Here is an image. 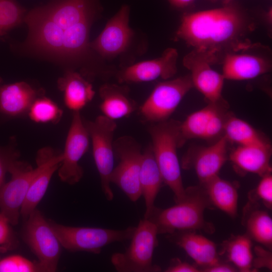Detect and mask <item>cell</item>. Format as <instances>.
Listing matches in <instances>:
<instances>
[{"label":"cell","instance_id":"ac0fdd59","mask_svg":"<svg viewBox=\"0 0 272 272\" xmlns=\"http://www.w3.org/2000/svg\"><path fill=\"white\" fill-rule=\"evenodd\" d=\"M248 48L225 53L222 73L225 79L247 80L270 71L271 65L269 58L264 55L248 52Z\"/></svg>","mask_w":272,"mask_h":272},{"label":"cell","instance_id":"ab89813d","mask_svg":"<svg viewBox=\"0 0 272 272\" xmlns=\"http://www.w3.org/2000/svg\"><path fill=\"white\" fill-rule=\"evenodd\" d=\"M3 82V81L2 79L0 77V84H1Z\"/></svg>","mask_w":272,"mask_h":272},{"label":"cell","instance_id":"2e32d148","mask_svg":"<svg viewBox=\"0 0 272 272\" xmlns=\"http://www.w3.org/2000/svg\"><path fill=\"white\" fill-rule=\"evenodd\" d=\"M177 50L167 48L158 58L140 62L121 71L117 75V80L119 83H128L170 79L177 72Z\"/></svg>","mask_w":272,"mask_h":272},{"label":"cell","instance_id":"3957f363","mask_svg":"<svg viewBox=\"0 0 272 272\" xmlns=\"http://www.w3.org/2000/svg\"><path fill=\"white\" fill-rule=\"evenodd\" d=\"M185 189L184 197L175 205L165 209L155 207L145 218L156 225L158 234L200 229L213 230L212 226L204 219L203 213L210 201L202 185Z\"/></svg>","mask_w":272,"mask_h":272},{"label":"cell","instance_id":"44dd1931","mask_svg":"<svg viewBox=\"0 0 272 272\" xmlns=\"http://www.w3.org/2000/svg\"><path fill=\"white\" fill-rule=\"evenodd\" d=\"M168 238L182 248L195 261L204 268L219 262L216 245L212 241L192 231L176 232Z\"/></svg>","mask_w":272,"mask_h":272},{"label":"cell","instance_id":"8992f818","mask_svg":"<svg viewBox=\"0 0 272 272\" xmlns=\"http://www.w3.org/2000/svg\"><path fill=\"white\" fill-rule=\"evenodd\" d=\"M49 224L61 246L67 250L99 254L102 248L114 242L131 238L135 227L115 230L96 227H72L53 222Z\"/></svg>","mask_w":272,"mask_h":272},{"label":"cell","instance_id":"6da1fadb","mask_svg":"<svg viewBox=\"0 0 272 272\" xmlns=\"http://www.w3.org/2000/svg\"><path fill=\"white\" fill-rule=\"evenodd\" d=\"M99 9L98 0H51L33 8L25 17L28 35L18 50L75 71L91 49L89 32Z\"/></svg>","mask_w":272,"mask_h":272},{"label":"cell","instance_id":"ba28073f","mask_svg":"<svg viewBox=\"0 0 272 272\" xmlns=\"http://www.w3.org/2000/svg\"><path fill=\"white\" fill-rule=\"evenodd\" d=\"M84 123L92 142L93 156L102 192L106 199L111 201L114 194L110 186V176L114 168L113 137L116 123L103 115Z\"/></svg>","mask_w":272,"mask_h":272},{"label":"cell","instance_id":"4316f807","mask_svg":"<svg viewBox=\"0 0 272 272\" xmlns=\"http://www.w3.org/2000/svg\"><path fill=\"white\" fill-rule=\"evenodd\" d=\"M252 242L248 235H238L230 238L223 245L224 253L228 260L237 269L242 272L251 271L253 267Z\"/></svg>","mask_w":272,"mask_h":272},{"label":"cell","instance_id":"5b68a950","mask_svg":"<svg viewBox=\"0 0 272 272\" xmlns=\"http://www.w3.org/2000/svg\"><path fill=\"white\" fill-rule=\"evenodd\" d=\"M158 229L150 220L144 218L135 227L131 242L124 252L113 254L111 262L119 272H157L161 267L153 263L158 245Z\"/></svg>","mask_w":272,"mask_h":272},{"label":"cell","instance_id":"9a60e30c","mask_svg":"<svg viewBox=\"0 0 272 272\" xmlns=\"http://www.w3.org/2000/svg\"><path fill=\"white\" fill-rule=\"evenodd\" d=\"M129 15V7L122 6L99 35L90 43L91 49L105 57L114 56L124 51L132 35L128 24Z\"/></svg>","mask_w":272,"mask_h":272},{"label":"cell","instance_id":"5bb4252c","mask_svg":"<svg viewBox=\"0 0 272 272\" xmlns=\"http://www.w3.org/2000/svg\"><path fill=\"white\" fill-rule=\"evenodd\" d=\"M215 60L209 55L193 50L183 59V64L190 72L193 85L208 103L223 98L222 92L224 78L211 66Z\"/></svg>","mask_w":272,"mask_h":272},{"label":"cell","instance_id":"f546056e","mask_svg":"<svg viewBox=\"0 0 272 272\" xmlns=\"http://www.w3.org/2000/svg\"><path fill=\"white\" fill-rule=\"evenodd\" d=\"M62 113L54 102L43 95L34 101L28 115L32 121L37 123L56 124L61 119Z\"/></svg>","mask_w":272,"mask_h":272},{"label":"cell","instance_id":"9c48e42d","mask_svg":"<svg viewBox=\"0 0 272 272\" xmlns=\"http://www.w3.org/2000/svg\"><path fill=\"white\" fill-rule=\"evenodd\" d=\"M23 237L38 258L40 271H55L60 255L61 244L49 222L36 209L26 219Z\"/></svg>","mask_w":272,"mask_h":272},{"label":"cell","instance_id":"30bf717a","mask_svg":"<svg viewBox=\"0 0 272 272\" xmlns=\"http://www.w3.org/2000/svg\"><path fill=\"white\" fill-rule=\"evenodd\" d=\"M192 87L190 75L158 83L139 108L142 118L152 123L169 119Z\"/></svg>","mask_w":272,"mask_h":272},{"label":"cell","instance_id":"8fae6325","mask_svg":"<svg viewBox=\"0 0 272 272\" xmlns=\"http://www.w3.org/2000/svg\"><path fill=\"white\" fill-rule=\"evenodd\" d=\"M90 137L80 111L73 112L65 140L62 159L58 169L60 180L71 185L79 182L84 171L79 162L89 149Z\"/></svg>","mask_w":272,"mask_h":272},{"label":"cell","instance_id":"484cf974","mask_svg":"<svg viewBox=\"0 0 272 272\" xmlns=\"http://www.w3.org/2000/svg\"><path fill=\"white\" fill-rule=\"evenodd\" d=\"M226 101L222 98L216 102L208 103L202 109L189 115L180 122L179 131V148L190 139H203L206 129L214 114Z\"/></svg>","mask_w":272,"mask_h":272},{"label":"cell","instance_id":"ffe728a7","mask_svg":"<svg viewBox=\"0 0 272 272\" xmlns=\"http://www.w3.org/2000/svg\"><path fill=\"white\" fill-rule=\"evenodd\" d=\"M271 154L269 143L238 146L231 152L229 158L237 171L256 174L262 177L271 172Z\"/></svg>","mask_w":272,"mask_h":272},{"label":"cell","instance_id":"f35d334b","mask_svg":"<svg viewBox=\"0 0 272 272\" xmlns=\"http://www.w3.org/2000/svg\"><path fill=\"white\" fill-rule=\"evenodd\" d=\"M169 2L173 6L177 8H183L185 7L194 0H168Z\"/></svg>","mask_w":272,"mask_h":272},{"label":"cell","instance_id":"d590c367","mask_svg":"<svg viewBox=\"0 0 272 272\" xmlns=\"http://www.w3.org/2000/svg\"><path fill=\"white\" fill-rule=\"evenodd\" d=\"M255 251L256 258L253 260V265L256 268L267 267L271 269V254L269 251L264 250L261 247H256Z\"/></svg>","mask_w":272,"mask_h":272},{"label":"cell","instance_id":"4dcf8cb0","mask_svg":"<svg viewBox=\"0 0 272 272\" xmlns=\"http://www.w3.org/2000/svg\"><path fill=\"white\" fill-rule=\"evenodd\" d=\"M26 13L16 0H0V36L24 22Z\"/></svg>","mask_w":272,"mask_h":272},{"label":"cell","instance_id":"836d02e7","mask_svg":"<svg viewBox=\"0 0 272 272\" xmlns=\"http://www.w3.org/2000/svg\"><path fill=\"white\" fill-rule=\"evenodd\" d=\"M256 198L261 200L268 208L272 207V176L271 173L261 177L255 191Z\"/></svg>","mask_w":272,"mask_h":272},{"label":"cell","instance_id":"f1b7e54d","mask_svg":"<svg viewBox=\"0 0 272 272\" xmlns=\"http://www.w3.org/2000/svg\"><path fill=\"white\" fill-rule=\"evenodd\" d=\"M245 225L250 238L267 247H271L272 220L266 212L252 211L247 216Z\"/></svg>","mask_w":272,"mask_h":272},{"label":"cell","instance_id":"e0dca14e","mask_svg":"<svg viewBox=\"0 0 272 272\" xmlns=\"http://www.w3.org/2000/svg\"><path fill=\"white\" fill-rule=\"evenodd\" d=\"M225 136L213 145L201 147L192 154L189 152L182 161L183 169L193 168L200 184H203L218 173L228 159V143Z\"/></svg>","mask_w":272,"mask_h":272},{"label":"cell","instance_id":"8d00e7d4","mask_svg":"<svg viewBox=\"0 0 272 272\" xmlns=\"http://www.w3.org/2000/svg\"><path fill=\"white\" fill-rule=\"evenodd\" d=\"M166 272H198L199 269L194 265L182 261L178 258L172 260L171 265L165 270Z\"/></svg>","mask_w":272,"mask_h":272},{"label":"cell","instance_id":"83f0119b","mask_svg":"<svg viewBox=\"0 0 272 272\" xmlns=\"http://www.w3.org/2000/svg\"><path fill=\"white\" fill-rule=\"evenodd\" d=\"M223 135L229 142L237 143L238 146L269 143L250 124L230 113L225 124Z\"/></svg>","mask_w":272,"mask_h":272},{"label":"cell","instance_id":"d6a6232c","mask_svg":"<svg viewBox=\"0 0 272 272\" xmlns=\"http://www.w3.org/2000/svg\"><path fill=\"white\" fill-rule=\"evenodd\" d=\"M20 153L16 148L15 140L4 147L0 146V188L5 183L6 174L9 172L12 163L19 159Z\"/></svg>","mask_w":272,"mask_h":272},{"label":"cell","instance_id":"e575fe53","mask_svg":"<svg viewBox=\"0 0 272 272\" xmlns=\"http://www.w3.org/2000/svg\"><path fill=\"white\" fill-rule=\"evenodd\" d=\"M8 219L0 212V246L11 247L13 245L14 235Z\"/></svg>","mask_w":272,"mask_h":272},{"label":"cell","instance_id":"603a6c76","mask_svg":"<svg viewBox=\"0 0 272 272\" xmlns=\"http://www.w3.org/2000/svg\"><path fill=\"white\" fill-rule=\"evenodd\" d=\"M57 86L63 94L65 105L73 112L83 109L95 93L92 84L75 71H65L58 79Z\"/></svg>","mask_w":272,"mask_h":272},{"label":"cell","instance_id":"cb8c5ba5","mask_svg":"<svg viewBox=\"0 0 272 272\" xmlns=\"http://www.w3.org/2000/svg\"><path fill=\"white\" fill-rule=\"evenodd\" d=\"M140 180L146 206L144 218H146L156 207L155 201L163 183L151 145L143 152Z\"/></svg>","mask_w":272,"mask_h":272},{"label":"cell","instance_id":"7a4b0ae2","mask_svg":"<svg viewBox=\"0 0 272 272\" xmlns=\"http://www.w3.org/2000/svg\"><path fill=\"white\" fill-rule=\"evenodd\" d=\"M252 23L232 6L207 10L184 15L176 36L193 50L206 53L216 60L219 53L251 46L246 35Z\"/></svg>","mask_w":272,"mask_h":272},{"label":"cell","instance_id":"277c9868","mask_svg":"<svg viewBox=\"0 0 272 272\" xmlns=\"http://www.w3.org/2000/svg\"><path fill=\"white\" fill-rule=\"evenodd\" d=\"M180 124L179 121L169 119L152 123L148 129L151 146L163 183L173 192L176 202L183 199L186 194L177 155Z\"/></svg>","mask_w":272,"mask_h":272},{"label":"cell","instance_id":"4fadbf2b","mask_svg":"<svg viewBox=\"0 0 272 272\" xmlns=\"http://www.w3.org/2000/svg\"><path fill=\"white\" fill-rule=\"evenodd\" d=\"M62 159V152L49 147L38 150L36 157V167L34 169L30 187L20 215L26 219L44 196L51 177L59 168Z\"/></svg>","mask_w":272,"mask_h":272},{"label":"cell","instance_id":"74e56055","mask_svg":"<svg viewBox=\"0 0 272 272\" xmlns=\"http://www.w3.org/2000/svg\"><path fill=\"white\" fill-rule=\"evenodd\" d=\"M203 271L206 272H233L236 271L237 268L227 263L219 262L211 266L205 267Z\"/></svg>","mask_w":272,"mask_h":272},{"label":"cell","instance_id":"52a82bcc","mask_svg":"<svg viewBox=\"0 0 272 272\" xmlns=\"http://www.w3.org/2000/svg\"><path fill=\"white\" fill-rule=\"evenodd\" d=\"M114 155L119 160L113 168L110 182L116 185L132 201L142 196L140 175L143 156L140 144L132 137L123 135L113 142Z\"/></svg>","mask_w":272,"mask_h":272},{"label":"cell","instance_id":"d6986e66","mask_svg":"<svg viewBox=\"0 0 272 272\" xmlns=\"http://www.w3.org/2000/svg\"><path fill=\"white\" fill-rule=\"evenodd\" d=\"M43 95V90L35 89L27 83L3 82L0 84V114L8 118L28 114L34 101Z\"/></svg>","mask_w":272,"mask_h":272},{"label":"cell","instance_id":"7402d4cb","mask_svg":"<svg viewBox=\"0 0 272 272\" xmlns=\"http://www.w3.org/2000/svg\"><path fill=\"white\" fill-rule=\"evenodd\" d=\"M99 92L100 109L103 115L112 120L128 117L138 109L126 86L106 83L101 86Z\"/></svg>","mask_w":272,"mask_h":272},{"label":"cell","instance_id":"1f68e13d","mask_svg":"<svg viewBox=\"0 0 272 272\" xmlns=\"http://www.w3.org/2000/svg\"><path fill=\"white\" fill-rule=\"evenodd\" d=\"M40 271L37 262L20 255H12L0 259V272Z\"/></svg>","mask_w":272,"mask_h":272},{"label":"cell","instance_id":"d4e9b609","mask_svg":"<svg viewBox=\"0 0 272 272\" xmlns=\"http://www.w3.org/2000/svg\"><path fill=\"white\" fill-rule=\"evenodd\" d=\"M200 184L210 202L229 216L235 217L238 195L237 188L233 183L217 175Z\"/></svg>","mask_w":272,"mask_h":272},{"label":"cell","instance_id":"7c38bea8","mask_svg":"<svg viewBox=\"0 0 272 272\" xmlns=\"http://www.w3.org/2000/svg\"><path fill=\"white\" fill-rule=\"evenodd\" d=\"M34 169L28 162L14 161L11 165L9 173L11 175L9 181L0 188V212L12 225L19 221L20 211L28 193Z\"/></svg>","mask_w":272,"mask_h":272}]
</instances>
